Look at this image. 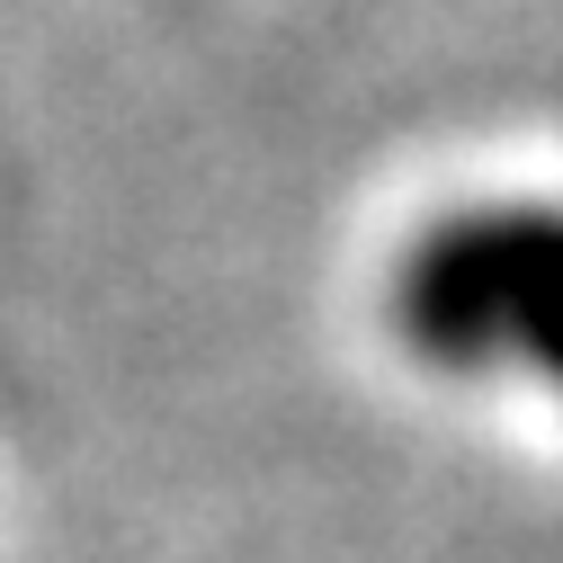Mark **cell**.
I'll return each mask as SVG.
<instances>
[{
	"label": "cell",
	"instance_id": "obj_1",
	"mask_svg": "<svg viewBox=\"0 0 563 563\" xmlns=\"http://www.w3.org/2000/svg\"><path fill=\"white\" fill-rule=\"evenodd\" d=\"M402 331L439 367L528 358L563 385V216L501 206L439 224L402 268Z\"/></svg>",
	"mask_w": 563,
	"mask_h": 563
}]
</instances>
